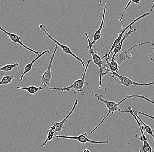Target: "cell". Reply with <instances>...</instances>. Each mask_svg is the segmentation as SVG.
Returning <instances> with one entry per match:
<instances>
[{"instance_id": "6da1fadb", "label": "cell", "mask_w": 154, "mask_h": 152, "mask_svg": "<svg viewBox=\"0 0 154 152\" xmlns=\"http://www.w3.org/2000/svg\"><path fill=\"white\" fill-rule=\"evenodd\" d=\"M91 60H88L87 64L85 68L83 74L82 75V77L81 79L77 80L75 81L74 82V83L71 85L70 86L68 87H63V88H54V87H50L49 89L50 90H58V91H61L62 92L63 91H69L70 89H74V94H77V93H80L82 96H84L85 94L83 90V88L85 85H88L87 82H85V79H86V74L87 71L88 69V66L91 62Z\"/></svg>"}, {"instance_id": "7a4b0ae2", "label": "cell", "mask_w": 154, "mask_h": 152, "mask_svg": "<svg viewBox=\"0 0 154 152\" xmlns=\"http://www.w3.org/2000/svg\"><path fill=\"white\" fill-rule=\"evenodd\" d=\"M95 97L97 98L98 101H100L105 104L108 110V113L106 115V116L103 118V119L101 121L100 123H99V124L96 126V127L91 131V134L93 133L99 127V126H100L101 124L103 123L104 121L106 120V118H107L109 116L111 113L113 115L114 114V112L115 111H121V109L119 108V106L120 105V104H122L123 102L126 101L127 99H130L129 96H128L126 97V98H124L123 100H121L120 102L116 103L115 102L113 101H107L104 98H102V95H99L97 93H95Z\"/></svg>"}, {"instance_id": "3957f363", "label": "cell", "mask_w": 154, "mask_h": 152, "mask_svg": "<svg viewBox=\"0 0 154 152\" xmlns=\"http://www.w3.org/2000/svg\"><path fill=\"white\" fill-rule=\"evenodd\" d=\"M78 102H79L78 100H76L75 101V103H74V105H73V107H72V110L70 111V113H68V115H67L62 121L60 122H58V123H53L52 126L50 128V129L48 131L47 138L45 142H43V144H42V146H43V147L46 146L47 142H48V141H51V140L53 139V138H54V135L55 133L57 132H60L62 131L63 129L64 124L66 123L67 119L72 115V113L75 111L77 105H78Z\"/></svg>"}, {"instance_id": "277c9868", "label": "cell", "mask_w": 154, "mask_h": 152, "mask_svg": "<svg viewBox=\"0 0 154 152\" xmlns=\"http://www.w3.org/2000/svg\"><path fill=\"white\" fill-rule=\"evenodd\" d=\"M85 35H86L87 39L88 42V46L86 48V50L89 51V53L91 54V57H92V60L94 64H96V65L99 67L100 70V76L99 81H100V85H99V89H101V85H102V79H103V72L105 69L104 67L103 66V59L101 57H100V56L98 54L97 52H95L93 51L92 49V47L91 45V42L90 41V39L88 37V34L87 33H85Z\"/></svg>"}, {"instance_id": "5b68a950", "label": "cell", "mask_w": 154, "mask_h": 152, "mask_svg": "<svg viewBox=\"0 0 154 152\" xmlns=\"http://www.w3.org/2000/svg\"><path fill=\"white\" fill-rule=\"evenodd\" d=\"M109 76H112V77L117 78L119 79H115L114 83H117L118 85H123L126 87H129L130 85H135V86H149L150 85H154V82H150L148 83H140L138 82H135L131 80V79L125 76H120L117 73L111 72L109 75Z\"/></svg>"}, {"instance_id": "8992f818", "label": "cell", "mask_w": 154, "mask_h": 152, "mask_svg": "<svg viewBox=\"0 0 154 152\" xmlns=\"http://www.w3.org/2000/svg\"><path fill=\"white\" fill-rule=\"evenodd\" d=\"M39 28H40V29H41V31L43 34H45V35L47 36L48 37V38H50V39H51L56 44H57V46L60 47V48L62 49V51L64 52L65 53L67 54L72 55L73 56L74 58H75L77 60H79V61L82 63V65H83L84 67H85V64L84 62L82 60L81 58H79L76 55L74 54L73 52L71 51V49L68 47V46H66V45H63V44H60V43L57 41L56 39L53 38L50 35V34L48 33V31L47 29V28L45 26L43 25H40L39 26Z\"/></svg>"}, {"instance_id": "52a82bcc", "label": "cell", "mask_w": 154, "mask_h": 152, "mask_svg": "<svg viewBox=\"0 0 154 152\" xmlns=\"http://www.w3.org/2000/svg\"><path fill=\"white\" fill-rule=\"evenodd\" d=\"M152 44V45L154 46V43L150 42H144V43H141V44H134L129 49L125 50L123 51L117 53L115 56L114 60L118 64V66L120 68V65L124 61L127 59H131L132 56L131 54V53L133 49L136 48V47H138V46H142V45H144V44Z\"/></svg>"}, {"instance_id": "ba28073f", "label": "cell", "mask_w": 154, "mask_h": 152, "mask_svg": "<svg viewBox=\"0 0 154 152\" xmlns=\"http://www.w3.org/2000/svg\"><path fill=\"white\" fill-rule=\"evenodd\" d=\"M58 49V46H56L54 51L50 59V62L47 70L43 73V75L39 77V80L42 84L44 85V87H47L50 84V82L52 79L51 67L52 65L53 60L55 56L56 53Z\"/></svg>"}, {"instance_id": "9c48e42d", "label": "cell", "mask_w": 154, "mask_h": 152, "mask_svg": "<svg viewBox=\"0 0 154 152\" xmlns=\"http://www.w3.org/2000/svg\"><path fill=\"white\" fill-rule=\"evenodd\" d=\"M149 15V13H146L145 14H143L141 16H139L138 18H137L136 19H135L131 23H130L129 25H128L126 27H125V28L123 29V30H122V32H121L120 33H119L118 34V36L117 37V38H116V39H115V41L113 42V44H112V46L111 48L109 50V53H108L107 54L105 55L104 56H103V57H102V59H104V58H106V60H108L109 59V56L111 54L112 52L113 51V49L121 41V39H122V37H123V36L124 35V33H125V32L130 27H131V26H132L136 22L138 21V20H140V19H142V18H144L145 16H148V15Z\"/></svg>"}, {"instance_id": "30bf717a", "label": "cell", "mask_w": 154, "mask_h": 152, "mask_svg": "<svg viewBox=\"0 0 154 152\" xmlns=\"http://www.w3.org/2000/svg\"><path fill=\"white\" fill-rule=\"evenodd\" d=\"M88 134L85 133L84 134L80 135L78 136H66V135H56V138H64V139H72V140H75L79 141L80 143L82 144H85L86 142H89L91 144H108L109 142L108 141H95L93 140H91L89 138L86 137Z\"/></svg>"}, {"instance_id": "8fae6325", "label": "cell", "mask_w": 154, "mask_h": 152, "mask_svg": "<svg viewBox=\"0 0 154 152\" xmlns=\"http://www.w3.org/2000/svg\"><path fill=\"white\" fill-rule=\"evenodd\" d=\"M0 30L3 32L4 33H5L7 35L8 37L11 41H12V42L20 44L22 47H23L25 49H26V50L29 51L30 52L34 53L35 54L38 55L41 54L43 52V51H34V50H32V49L30 48L27 47V46H26V45L23 43V42L20 40L21 38H20V36L16 34V33H12L8 32L7 31L5 30L3 28H2L1 26H0Z\"/></svg>"}, {"instance_id": "7c38bea8", "label": "cell", "mask_w": 154, "mask_h": 152, "mask_svg": "<svg viewBox=\"0 0 154 152\" xmlns=\"http://www.w3.org/2000/svg\"><path fill=\"white\" fill-rule=\"evenodd\" d=\"M131 27H130L129 28V30L128 32L126 33L124 35V36L122 37V39H121V41L120 43H119L113 49V51H112L113 52L112 53V57L111 60V61H112V60H114V58H115V56L117 53L120 51V50L122 49V46H123V43H124V41L126 39H127L129 36L132 33H133L135 32L137 30V29L135 28L133 30H131Z\"/></svg>"}, {"instance_id": "4fadbf2b", "label": "cell", "mask_w": 154, "mask_h": 152, "mask_svg": "<svg viewBox=\"0 0 154 152\" xmlns=\"http://www.w3.org/2000/svg\"><path fill=\"white\" fill-rule=\"evenodd\" d=\"M107 5V4H104V5L103 13L102 22H101L100 27H99L98 30L96 31V32L94 33V36H93V41H92V42H91V45L92 47L94 44H96V41L99 40V39L101 38V36H102L101 32H102V30L104 27V23L105 17L106 15V8Z\"/></svg>"}, {"instance_id": "5bb4252c", "label": "cell", "mask_w": 154, "mask_h": 152, "mask_svg": "<svg viewBox=\"0 0 154 152\" xmlns=\"http://www.w3.org/2000/svg\"><path fill=\"white\" fill-rule=\"evenodd\" d=\"M50 52V51L49 50H47V51H43V52L39 55H38V56L36 57V58H35L33 60H32L30 63H29V64H27L26 66H25V70H24V71L23 73H22V75H21V78H20V81L22 82L23 81V78L24 76H25L26 74L28 73L31 70L32 68V65H33L34 63H35L36 61L39 58H40L42 56H43V55L47 53H49Z\"/></svg>"}, {"instance_id": "9a60e30c", "label": "cell", "mask_w": 154, "mask_h": 152, "mask_svg": "<svg viewBox=\"0 0 154 152\" xmlns=\"http://www.w3.org/2000/svg\"><path fill=\"white\" fill-rule=\"evenodd\" d=\"M17 88L19 89H23V90H26L28 91L29 93H30L32 95H34L35 93H37L38 91H40L43 90L44 88H43L42 86H39V87H36V86H29L27 87H21L19 86H17Z\"/></svg>"}, {"instance_id": "2e32d148", "label": "cell", "mask_w": 154, "mask_h": 152, "mask_svg": "<svg viewBox=\"0 0 154 152\" xmlns=\"http://www.w3.org/2000/svg\"><path fill=\"white\" fill-rule=\"evenodd\" d=\"M20 60H18L15 63H11V64H6L3 67H1L0 68V73L1 75H2V72H8L11 71L14 68L18 67L20 63Z\"/></svg>"}, {"instance_id": "e0dca14e", "label": "cell", "mask_w": 154, "mask_h": 152, "mask_svg": "<svg viewBox=\"0 0 154 152\" xmlns=\"http://www.w3.org/2000/svg\"><path fill=\"white\" fill-rule=\"evenodd\" d=\"M106 61L107 69H109L111 72L118 73L119 67L116 62L115 60L111 61L110 62H109V60H106Z\"/></svg>"}, {"instance_id": "ac0fdd59", "label": "cell", "mask_w": 154, "mask_h": 152, "mask_svg": "<svg viewBox=\"0 0 154 152\" xmlns=\"http://www.w3.org/2000/svg\"><path fill=\"white\" fill-rule=\"evenodd\" d=\"M133 112L134 113V115H135L137 118L138 119V120H139V121L143 124V126L144 127V131H146V132H147V133L151 135L154 139V135L153 133L152 130V128L150 127L148 125H146V124H145V123L142 121V120L139 118V116L137 115V113L136 111H133Z\"/></svg>"}, {"instance_id": "d6986e66", "label": "cell", "mask_w": 154, "mask_h": 152, "mask_svg": "<svg viewBox=\"0 0 154 152\" xmlns=\"http://www.w3.org/2000/svg\"><path fill=\"white\" fill-rule=\"evenodd\" d=\"M14 80V78L13 76H6L3 77L1 81H0V85H8L11 83Z\"/></svg>"}, {"instance_id": "ffe728a7", "label": "cell", "mask_w": 154, "mask_h": 152, "mask_svg": "<svg viewBox=\"0 0 154 152\" xmlns=\"http://www.w3.org/2000/svg\"><path fill=\"white\" fill-rule=\"evenodd\" d=\"M139 152H153V151L152 148L147 140L143 142V150L140 151Z\"/></svg>"}, {"instance_id": "44dd1931", "label": "cell", "mask_w": 154, "mask_h": 152, "mask_svg": "<svg viewBox=\"0 0 154 152\" xmlns=\"http://www.w3.org/2000/svg\"><path fill=\"white\" fill-rule=\"evenodd\" d=\"M130 98H141V99H143V100H145V101H147L153 104L154 105V101H152V100H150V99H149V98H146V97H144V96H142V95H130L129 96Z\"/></svg>"}, {"instance_id": "7402d4cb", "label": "cell", "mask_w": 154, "mask_h": 152, "mask_svg": "<svg viewBox=\"0 0 154 152\" xmlns=\"http://www.w3.org/2000/svg\"><path fill=\"white\" fill-rule=\"evenodd\" d=\"M132 3V1H130L128 3V4L127 6H126V8H125V10L124 11V12H123V14H122V16H121V18L120 19V21L121 22L122 20V19H123V16H124V15H125V12H126V10H127L128 8L130 6V5H131V3Z\"/></svg>"}, {"instance_id": "603a6c76", "label": "cell", "mask_w": 154, "mask_h": 152, "mask_svg": "<svg viewBox=\"0 0 154 152\" xmlns=\"http://www.w3.org/2000/svg\"><path fill=\"white\" fill-rule=\"evenodd\" d=\"M137 113H140V114H141V115H144V116H146V117H148V118H151V119H153L154 120V117L149 115V114H146V113H143V112H140V111H136Z\"/></svg>"}, {"instance_id": "cb8c5ba5", "label": "cell", "mask_w": 154, "mask_h": 152, "mask_svg": "<svg viewBox=\"0 0 154 152\" xmlns=\"http://www.w3.org/2000/svg\"><path fill=\"white\" fill-rule=\"evenodd\" d=\"M140 140L141 141V142H144V141H147V138L146 137L145 135H141L139 137Z\"/></svg>"}, {"instance_id": "d4e9b609", "label": "cell", "mask_w": 154, "mask_h": 152, "mask_svg": "<svg viewBox=\"0 0 154 152\" xmlns=\"http://www.w3.org/2000/svg\"><path fill=\"white\" fill-rule=\"evenodd\" d=\"M140 2V1H132V2L134 3L137 4H139Z\"/></svg>"}, {"instance_id": "484cf974", "label": "cell", "mask_w": 154, "mask_h": 152, "mask_svg": "<svg viewBox=\"0 0 154 152\" xmlns=\"http://www.w3.org/2000/svg\"><path fill=\"white\" fill-rule=\"evenodd\" d=\"M153 49L154 54V47L153 48ZM149 57H150V59H151V60H152V61H153L154 63V57H152H152H151V56H150V55L149 54Z\"/></svg>"}, {"instance_id": "4316f807", "label": "cell", "mask_w": 154, "mask_h": 152, "mask_svg": "<svg viewBox=\"0 0 154 152\" xmlns=\"http://www.w3.org/2000/svg\"><path fill=\"white\" fill-rule=\"evenodd\" d=\"M83 152H90L89 150H87V149H85V150H84Z\"/></svg>"}]
</instances>
